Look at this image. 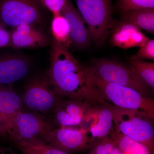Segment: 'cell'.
<instances>
[{"label":"cell","instance_id":"cell-1","mask_svg":"<svg viewBox=\"0 0 154 154\" xmlns=\"http://www.w3.org/2000/svg\"><path fill=\"white\" fill-rule=\"evenodd\" d=\"M50 58V66L46 73L59 97L85 100L95 105L107 102L89 79L85 66L69 48L53 38Z\"/></svg>","mask_w":154,"mask_h":154},{"label":"cell","instance_id":"cell-2","mask_svg":"<svg viewBox=\"0 0 154 154\" xmlns=\"http://www.w3.org/2000/svg\"><path fill=\"white\" fill-rule=\"evenodd\" d=\"M57 127L50 116L21 110L14 116L8 131L12 143L24 142L34 146L48 144Z\"/></svg>","mask_w":154,"mask_h":154},{"label":"cell","instance_id":"cell-3","mask_svg":"<svg viewBox=\"0 0 154 154\" xmlns=\"http://www.w3.org/2000/svg\"><path fill=\"white\" fill-rule=\"evenodd\" d=\"M87 76L104 100L115 107L135 110L154 119V100L131 88L107 82L85 66Z\"/></svg>","mask_w":154,"mask_h":154},{"label":"cell","instance_id":"cell-4","mask_svg":"<svg viewBox=\"0 0 154 154\" xmlns=\"http://www.w3.org/2000/svg\"><path fill=\"white\" fill-rule=\"evenodd\" d=\"M74 1L92 40L98 45L104 44L113 24V0Z\"/></svg>","mask_w":154,"mask_h":154},{"label":"cell","instance_id":"cell-5","mask_svg":"<svg viewBox=\"0 0 154 154\" xmlns=\"http://www.w3.org/2000/svg\"><path fill=\"white\" fill-rule=\"evenodd\" d=\"M135 110L113 106V122L116 131L143 144L154 154L153 120Z\"/></svg>","mask_w":154,"mask_h":154},{"label":"cell","instance_id":"cell-6","mask_svg":"<svg viewBox=\"0 0 154 154\" xmlns=\"http://www.w3.org/2000/svg\"><path fill=\"white\" fill-rule=\"evenodd\" d=\"M22 110L50 116L60 97L56 94L46 73L31 77L21 96Z\"/></svg>","mask_w":154,"mask_h":154},{"label":"cell","instance_id":"cell-7","mask_svg":"<svg viewBox=\"0 0 154 154\" xmlns=\"http://www.w3.org/2000/svg\"><path fill=\"white\" fill-rule=\"evenodd\" d=\"M45 9L40 0H0V23L13 28L24 24L42 25Z\"/></svg>","mask_w":154,"mask_h":154},{"label":"cell","instance_id":"cell-8","mask_svg":"<svg viewBox=\"0 0 154 154\" xmlns=\"http://www.w3.org/2000/svg\"><path fill=\"white\" fill-rule=\"evenodd\" d=\"M88 67L94 74L107 82L131 88L149 97L150 87L128 66L113 61L100 59L94 61Z\"/></svg>","mask_w":154,"mask_h":154},{"label":"cell","instance_id":"cell-9","mask_svg":"<svg viewBox=\"0 0 154 154\" xmlns=\"http://www.w3.org/2000/svg\"><path fill=\"white\" fill-rule=\"evenodd\" d=\"M94 105L85 100L60 98L51 117L57 128H81Z\"/></svg>","mask_w":154,"mask_h":154},{"label":"cell","instance_id":"cell-10","mask_svg":"<svg viewBox=\"0 0 154 154\" xmlns=\"http://www.w3.org/2000/svg\"><path fill=\"white\" fill-rule=\"evenodd\" d=\"M113 107L107 102L94 105L81 127L95 143L110 135L114 129Z\"/></svg>","mask_w":154,"mask_h":154},{"label":"cell","instance_id":"cell-11","mask_svg":"<svg viewBox=\"0 0 154 154\" xmlns=\"http://www.w3.org/2000/svg\"><path fill=\"white\" fill-rule=\"evenodd\" d=\"M95 144L81 128L58 127L48 144L72 154L90 150Z\"/></svg>","mask_w":154,"mask_h":154},{"label":"cell","instance_id":"cell-12","mask_svg":"<svg viewBox=\"0 0 154 154\" xmlns=\"http://www.w3.org/2000/svg\"><path fill=\"white\" fill-rule=\"evenodd\" d=\"M11 40L9 47L14 48H33L46 47L51 44L44 31L36 25L22 24L13 28L11 31Z\"/></svg>","mask_w":154,"mask_h":154},{"label":"cell","instance_id":"cell-13","mask_svg":"<svg viewBox=\"0 0 154 154\" xmlns=\"http://www.w3.org/2000/svg\"><path fill=\"white\" fill-rule=\"evenodd\" d=\"M149 39L137 26L121 19L114 26L109 42L114 47L128 49L140 47Z\"/></svg>","mask_w":154,"mask_h":154},{"label":"cell","instance_id":"cell-14","mask_svg":"<svg viewBox=\"0 0 154 154\" xmlns=\"http://www.w3.org/2000/svg\"><path fill=\"white\" fill-rule=\"evenodd\" d=\"M29 59L19 54L0 55V84L13 86L14 83L27 76L30 72Z\"/></svg>","mask_w":154,"mask_h":154},{"label":"cell","instance_id":"cell-15","mask_svg":"<svg viewBox=\"0 0 154 154\" xmlns=\"http://www.w3.org/2000/svg\"><path fill=\"white\" fill-rule=\"evenodd\" d=\"M60 14L68 22L72 44L80 48L88 47L92 40L91 33L89 28L86 27L85 22L79 12L71 0H66Z\"/></svg>","mask_w":154,"mask_h":154},{"label":"cell","instance_id":"cell-16","mask_svg":"<svg viewBox=\"0 0 154 154\" xmlns=\"http://www.w3.org/2000/svg\"><path fill=\"white\" fill-rule=\"evenodd\" d=\"M22 97L13 86L0 84V115L7 132L14 116L22 110Z\"/></svg>","mask_w":154,"mask_h":154},{"label":"cell","instance_id":"cell-17","mask_svg":"<svg viewBox=\"0 0 154 154\" xmlns=\"http://www.w3.org/2000/svg\"><path fill=\"white\" fill-rule=\"evenodd\" d=\"M122 19L132 22L141 30L154 33V8L131 10L122 12Z\"/></svg>","mask_w":154,"mask_h":154},{"label":"cell","instance_id":"cell-18","mask_svg":"<svg viewBox=\"0 0 154 154\" xmlns=\"http://www.w3.org/2000/svg\"><path fill=\"white\" fill-rule=\"evenodd\" d=\"M110 137L123 153L131 154H153L143 144L116 131L113 129Z\"/></svg>","mask_w":154,"mask_h":154},{"label":"cell","instance_id":"cell-19","mask_svg":"<svg viewBox=\"0 0 154 154\" xmlns=\"http://www.w3.org/2000/svg\"><path fill=\"white\" fill-rule=\"evenodd\" d=\"M51 29L52 38L56 41L68 48L70 47L72 43L68 22L61 14L53 15Z\"/></svg>","mask_w":154,"mask_h":154},{"label":"cell","instance_id":"cell-20","mask_svg":"<svg viewBox=\"0 0 154 154\" xmlns=\"http://www.w3.org/2000/svg\"><path fill=\"white\" fill-rule=\"evenodd\" d=\"M128 67L135 74L154 89V63L148 62L141 60L129 59Z\"/></svg>","mask_w":154,"mask_h":154},{"label":"cell","instance_id":"cell-21","mask_svg":"<svg viewBox=\"0 0 154 154\" xmlns=\"http://www.w3.org/2000/svg\"><path fill=\"white\" fill-rule=\"evenodd\" d=\"M13 145L22 154H71L48 144L34 146L25 143L18 142Z\"/></svg>","mask_w":154,"mask_h":154},{"label":"cell","instance_id":"cell-22","mask_svg":"<svg viewBox=\"0 0 154 154\" xmlns=\"http://www.w3.org/2000/svg\"><path fill=\"white\" fill-rule=\"evenodd\" d=\"M91 154H123L109 136L98 141L90 150Z\"/></svg>","mask_w":154,"mask_h":154},{"label":"cell","instance_id":"cell-23","mask_svg":"<svg viewBox=\"0 0 154 154\" xmlns=\"http://www.w3.org/2000/svg\"><path fill=\"white\" fill-rule=\"evenodd\" d=\"M118 7L121 13L138 9L154 8V0H118Z\"/></svg>","mask_w":154,"mask_h":154},{"label":"cell","instance_id":"cell-24","mask_svg":"<svg viewBox=\"0 0 154 154\" xmlns=\"http://www.w3.org/2000/svg\"><path fill=\"white\" fill-rule=\"evenodd\" d=\"M134 59L154 60V40L149 39L140 47L136 53L131 57Z\"/></svg>","mask_w":154,"mask_h":154},{"label":"cell","instance_id":"cell-25","mask_svg":"<svg viewBox=\"0 0 154 154\" xmlns=\"http://www.w3.org/2000/svg\"><path fill=\"white\" fill-rule=\"evenodd\" d=\"M45 9L51 12L53 15L60 14L66 0H40Z\"/></svg>","mask_w":154,"mask_h":154},{"label":"cell","instance_id":"cell-26","mask_svg":"<svg viewBox=\"0 0 154 154\" xmlns=\"http://www.w3.org/2000/svg\"><path fill=\"white\" fill-rule=\"evenodd\" d=\"M11 40V31L4 27L0 30V48L9 47Z\"/></svg>","mask_w":154,"mask_h":154},{"label":"cell","instance_id":"cell-27","mask_svg":"<svg viewBox=\"0 0 154 154\" xmlns=\"http://www.w3.org/2000/svg\"><path fill=\"white\" fill-rule=\"evenodd\" d=\"M0 138L4 140H9V136L2 119L0 115Z\"/></svg>","mask_w":154,"mask_h":154},{"label":"cell","instance_id":"cell-28","mask_svg":"<svg viewBox=\"0 0 154 154\" xmlns=\"http://www.w3.org/2000/svg\"><path fill=\"white\" fill-rule=\"evenodd\" d=\"M0 154H18L13 147L0 145Z\"/></svg>","mask_w":154,"mask_h":154},{"label":"cell","instance_id":"cell-29","mask_svg":"<svg viewBox=\"0 0 154 154\" xmlns=\"http://www.w3.org/2000/svg\"><path fill=\"white\" fill-rule=\"evenodd\" d=\"M5 27V26H4V25H3L2 24H1V23H0V30H2V29L3 28H4V27Z\"/></svg>","mask_w":154,"mask_h":154},{"label":"cell","instance_id":"cell-30","mask_svg":"<svg viewBox=\"0 0 154 154\" xmlns=\"http://www.w3.org/2000/svg\"><path fill=\"white\" fill-rule=\"evenodd\" d=\"M131 154L129 153H124V154Z\"/></svg>","mask_w":154,"mask_h":154},{"label":"cell","instance_id":"cell-31","mask_svg":"<svg viewBox=\"0 0 154 154\" xmlns=\"http://www.w3.org/2000/svg\"><path fill=\"white\" fill-rule=\"evenodd\" d=\"M88 154H91V153H88Z\"/></svg>","mask_w":154,"mask_h":154}]
</instances>
